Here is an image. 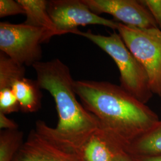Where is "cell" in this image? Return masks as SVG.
<instances>
[{
	"label": "cell",
	"mask_w": 161,
	"mask_h": 161,
	"mask_svg": "<svg viewBox=\"0 0 161 161\" xmlns=\"http://www.w3.org/2000/svg\"><path fill=\"white\" fill-rule=\"evenodd\" d=\"M12 88L23 113H34L40 109L42 97L37 80L23 77L15 80Z\"/></svg>",
	"instance_id": "10"
},
{
	"label": "cell",
	"mask_w": 161,
	"mask_h": 161,
	"mask_svg": "<svg viewBox=\"0 0 161 161\" xmlns=\"http://www.w3.org/2000/svg\"><path fill=\"white\" fill-rule=\"evenodd\" d=\"M25 10L26 20L24 23L44 29L54 36L62 34L58 30L47 10L48 1L17 0Z\"/></svg>",
	"instance_id": "11"
},
{
	"label": "cell",
	"mask_w": 161,
	"mask_h": 161,
	"mask_svg": "<svg viewBox=\"0 0 161 161\" xmlns=\"http://www.w3.org/2000/svg\"><path fill=\"white\" fill-rule=\"evenodd\" d=\"M34 68L41 89L54 98L58 112V124L52 128L61 140L81 150L83 145L100 127L97 118L77 100L73 80L68 66L60 59L39 62Z\"/></svg>",
	"instance_id": "2"
},
{
	"label": "cell",
	"mask_w": 161,
	"mask_h": 161,
	"mask_svg": "<svg viewBox=\"0 0 161 161\" xmlns=\"http://www.w3.org/2000/svg\"><path fill=\"white\" fill-rule=\"evenodd\" d=\"M127 145L112 134V147L114 152L113 161H134L131 155L126 149Z\"/></svg>",
	"instance_id": "16"
},
{
	"label": "cell",
	"mask_w": 161,
	"mask_h": 161,
	"mask_svg": "<svg viewBox=\"0 0 161 161\" xmlns=\"http://www.w3.org/2000/svg\"><path fill=\"white\" fill-rule=\"evenodd\" d=\"M74 88L81 104L97 119L100 127L127 144L159 121L146 104L108 82L75 80Z\"/></svg>",
	"instance_id": "1"
},
{
	"label": "cell",
	"mask_w": 161,
	"mask_h": 161,
	"mask_svg": "<svg viewBox=\"0 0 161 161\" xmlns=\"http://www.w3.org/2000/svg\"><path fill=\"white\" fill-rule=\"evenodd\" d=\"M18 125L17 123L7 117L5 114L0 112V128L3 130H17Z\"/></svg>",
	"instance_id": "19"
},
{
	"label": "cell",
	"mask_w": 161,
	"mask_h": 161,
	"mask_svg": "<svg viewBox=\"0 0 161 161\" xmlns=\"http://www.w3.org/2000/svg\"><path fill=\"white\" fill-rule=\"evenodd\" d=\"M19 110L20 105L12 88L0 90V112L7 115Z\"/></svg>",
	"instance_id": "15"
},
{
	"label": "cell",
	"mask_w": 161,
	"mask_h": 161,
	"mask_svg": "<svg viewBox=\"0 0 161 161\" xmlns=\"http://www.w3.org/2000/svg\"><path fill=\"white\" fill-rule=\"evenodd\" d=\"M25 14L22 6L18 1L0 0V17Z\"/></svg>",
	"instance_id": "17"
},
{
	"label": "cell",
	"mask_w": 161,
	"mask_h": 161,
	"mask_svg": "<svg viewBox=\"0 0 161 161\" xmlns=\"http://www.w3.org/2000/svg\"><path fill=\"white\" fill-rule=\"evenodd\" d=\"M25 68L8 58L0 53V90L12 88L13 83L19 78L25 77Z\"/></svg>",
	"instance_id": "14"
},
{
	"label": "cell",
	"mask_w": 161,
	"mask_h": 161,
	"mask_svg": "<svg viewBox=\"0 0 161 161\" xmlns=\"http://www.w3.org/2000/svg\"><path fill=\"white\" fill-rule=\"evenodd\" d=\"M22 131L1 130L0 132V161H13L23 143Z\"/></svg>",
	"instance_id": "13"
},
{
	"label": "cell",
	"mask_w": 161,
	"mask_h": 161,
	"mask_svg": "<svg viewBox=\"0 0 161 161\" xmlns=\"http://www.w3.org/2000/svg\"><path fill=\"white\" fill-rule=\"evenodd\" d=\"M72 34L91 41L114 60L120 72V86L139 101L146 104L153 96L148 75L143 65L127 48L119 34L108 36L76 30Z\"/></svg>",
	"instance_id": "3"
},
{
	"label": "cell",
	"mask_w": 161,
	"mask_h": 161,
	"mask_svg": "<svg viewBox=\"0 0 161 161\" xmlns=\"http://www.w3.org/2000/svg\"><path fill=\"white\" fill-rule=\"evenodd\" d=\"M97 14L107 13L120 23L138 28H158L148 9L136 0H82Z\"/></svg>",
	"instance_id": "8"
},
{
	"label": "cell",
	"mask_w": 161,
	"mask_h": 161,
	"mask_svg": "<svg viewBox=\"0 0 161 161\" xmlns=\"http://www.w3.org/2000/svg\"><path fill=\"white\" fill-rule=\"evenodd\" d=\"M47 10L62 35L72 34L80 26L97 25L117 30L119 25V22L100 17L92 12L82 0L48 1Z\"/></svg>",
	"instance_id": "7"
},
{
	"label": "cell",
	"mask_w": 161,
	"mask_h": 161,
	"mask_svg": "<svg viewBox=\"0 0 161 161\" xmlns=\"http://www.w3.org/2000/svg\"><path fill=\"white\" fill-rule=\"evenodd\" d=\"M53 36L44 29L25 23H0V50L21 65L33 66L41 62V44Z\"/></svg>",
	"instance_id": "5"
},
{
	"label": "cell",
	"mask_w": 161,
	"mask_h": 161,
	"mask_svg": "<svg viewBox=\"0 0 161 161\" xmlns=\"http://www.w3.org/2000/svg\"><path fill=\"white\" fill-rule=\"evenodd\" d=\"M117 31L128 50L144 67L153 94L161 97V30L138 28L119 22Z\"/></svg>",
	"instance_id": "4"
},
{
	"label": "cell",
	"mask_w": 161,
	"mask_h": 161,
	"mask_svg": "<svg viewBox=\"0 0 161 161\" xmlns=\"http://www.w3.org/2000/svg\"><path fill=\"white\" fill-rule=\"evenodd\" d=\"M131 155L134 161H161V155L153 156Z\"/></svg>",
	"instance_id": "20"
},
{
	"label": "cell",
	"mask_w": 161,
	"mask_h": 161,
	"mask_svg": "<svg viewBox=\"0 0 161 161\" xmlns=\"http://www.w3.org/2000/svg\"><path fill=\"white\" fill-rule=\"evenodd\" d=\"M112 137V132L100 127L81 148L85 161H113Z\"/></svg>",
	"instance_id": "9"
},
{
	"label": "cell",
	"mask_w": 161,
	"mask_h": 161,
	"mask_svg": "<svg viewBox=\"0 0 161 161\" xmlns=\"http://www.w3.org/2000/svg\"><path fill=\"white\" fill-rule=\"evenodd\" d=\"M140 1L148 9L158 28L161 30V0H140Z\"/></svg>",
	"instance_id": "18"
},
{
	"label": "cell",
	"mask_w": 161,
	"mask_h": 161,
	"mask_svg": "<svg viewBox=\"0 0 161 161\" xmlns=\"http://www.w3.org/2000/svg\"><path fill=\"white\" fill-rule=\"evenodd\" d=\"M125 147L128 152L132 155H161V120L132 140Z\"/></svg>",
	"instance_id": "12"
},
{
	"label": "cell",
	"mask_w": 161,
	"mask_h": 161,
	"mask_svg": "<svg viewBox=\"0 0 161 161\" xmlns=\"http://www.w3.org/2000/svg\"><path fill=\"white\" fill-rule=\"evenodd\" d=\"M13 161H85L81 150L58 138L44 121H37Z\"/></svg>",
	"instance_id": "6"
}]
</instances>
